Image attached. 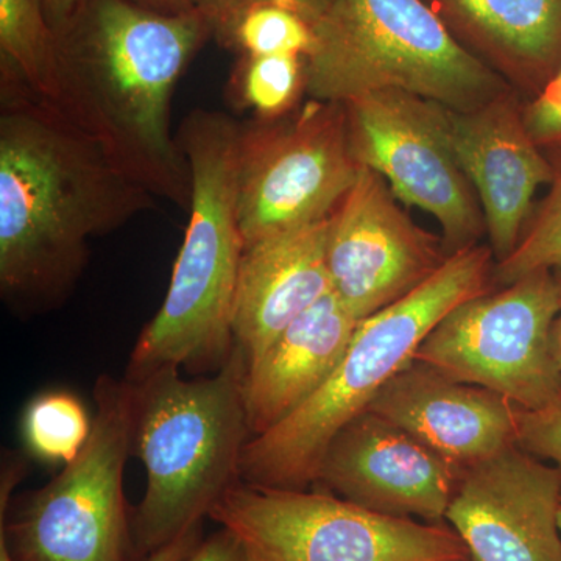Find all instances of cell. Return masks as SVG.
<instances>
[{
	"mask_svg": "<svg viewBox=\"0 0 561 561\" xmlns=\"http://www.w3.org/2000/svg\"><path fill=\"white\" fill-rule=\"evenodd\" d=\"M128 175L10 69L0 76V290L20 311H43L80 278L92 238L157 208Z\"/></svg>",
	"mask_w": 561,
	"mask_h": 561,
	"instance_id": "cell-1",
	"label": "cell"
},
{
	"mask_svg": "<svg viewBox=\"0 0 561 561\" xmlns=\"http://www.w3.org/2000/svg\"><path fill=\"white\" fill-rule=\"evenodd\" d=\"M210 35L197 10L164 14L131 0H84L57 38L50 102L154 197L186 210L191 168L171 131V102Z\"/></svg>",
	"mask_w": 561,
	"mask_h": 561,
	"instance_id": "cell-2",
	"label": "cell"
},
{
	"mask_svg": "<svg viewBox=\"0 0 561 561\" xmlns=\"http://www.w3.org/2000/svg\"><path fill=\"white\" fill-rule=\"evenodd\" d=\"M241 124L219 111L194 110L176 131L190 162L192 201L164 302L131 351L138 382L162 367L219 370L236 348L232 308L245 243L238 217Z\"/></svg>",
	"mask_w": 561,
	"mask_h": 561,
	"instance_id": "cell-3",
	"label": "cell"
},
{
	"mask_svg": "<svg viewBox=\"0 0 561 561\" xmlns=\"http://www.w3.org/2000/svg\"><path fill=\"white\" fill-rule=\"evenodd\" d=\"M249 360L236 345L208 378H181L162 367L135 387L133 454L147 486L131 522L133 548L147 557L202 526L214 505L241 479L251 438L245 408ZM128 381V379H127Z\"/></svg>",
	"mask_w": 561,
	"mask_h": 561,
	"instance_id": "cell-4",
	"label": "cell"
},
{
	"mask_svg": "<svg viewBox=\"0 0 561 561\" xmlns=\"http://www.w3.org/2000/svg\"><path fill=\"white\" fill-rule=\"evenodd\" d=\"M490 245L453 254L411 294L362 320L345 357L308 401L243 449L241 479L272 489H308L334 435L367 411L413 360L427 334L461 302L496 290Z\"/></svg>",
	"mask_w": 561,
	"mask_h": 561,
	"instance_id": "cell-5",
	"label": "cell"
},
{
	"mask_svg": "<svg viewBox=\"0 0 561 561\" xmlns=\"http://www.w3.org/2000/svg\"><path fill=\"white\" fill-rule=\"evenodd\" d=\"M311 31L302 61L306 94L316 101L400 90L472 111L513 90L424 0H330Z\"/></svg>",
	"mask_w": 561,
	"mask_h": 561,
	"instance_id": "cell-6",
	"label": "cell"
},
{
	"mask_svg": "<svg viewBox=\"0 0 561 561\" xmlns=\"http://www.w3.org/2000/svg\"><path fill=\"white\" fill-rule=\"evenodd\" d=\"M90 438L79 456L9 516L27 463L5 453L0 470V530L16 561H128L131 526L124 476L133 454L135 387L102 375L95 382Z\"/></svg>",
	"mask_w": 561,
	"mask_h": 561,
	"instance_id": "cell-7",
	"label": "cell"
},
{
	"mask_svg": "<svg viewBox=\"0 0 561 561\" xmlns=\"http://www.w3.org/2000/svg\"><path fill=\"white\" fill-rule=\"evenodd\" d=\"M209 518L264 561H471L451 527L382 515L327 490L239 481Z\"/></svg>",
	"mask_w": 561,
	"mask_h": 561,
	"instance_id": "cell-8",
	"label": "cell"
},
{
	"mask_svg": "<svg viewBox=\"0 0 561 561\" xmlns=\"http://www.w3.org/2000/svg\"><path fill=\"white\" fill-rule=\"evenodd\" d=\"M343 103L309 99L241 124L238 217L247 247L328 219L359 176Z\"/></svg>",
	"mask_w": 561,
	"mask_h": 561,
	"instance_id": "cell-9",
	"label": "cell"
},
{
	"mask_svg": "<svg viewBox=\"0 0 561 561\" xmlns=\"http://www.w3.org/2000/svg\"><path fill=\"white\" fill-rule=\"evenodd\" d=\"M559 311L552 271L531 272L454 308L413 359L454 381L496 391L523 411H540L561 397L553 345Z\"/></svg>",
	"mask_w": 561,
	"mask_h": 561,
	"instance_id": "cell-10",
	"label": "cell"
},
{
	"mask_svg": "<svg viewBox=\"0 0 561 561\" xmlns=\"http://www.w3.org/2000/svg\"><path fill=\"white\" fill-rule=\"evenodd\" d=\"M343 105L362 168L382 175L402 205L435 217L449 256L479 245L485 216L454 153L443 105L400 90L368 92Z\"/></svg>",
	"mask_w": 561,
	"mask_h": 561,
	"instance_id": "cell-11",
	"label": "cell"
},
{
	"mask_svg": "<svg viewBox=\"0 0 561 561\" xmlns=\"http://www.w3.org/2000/svg\"><path fill=\"white\" fill-rule=\"evenodd\" d=\"M378 172L359 176L328 217L332 291L357 320L411 294L448 261L442 236L419 227Z\"/></svg>",
	"mask_w": 561,
	"mask_h": 561,
	"instance_id": "cell-12",
	"label": "cell"
},
{
	"mask_svg": "<svg viewBox=\"0 0 561 561\" xmlns=\"http://www.w3.org/2000/svg\"><path fill=\"white\" fill-rule=\"evenodd\" d=\"M561 476L512 446L468 468L445 522L471 561H561Z\"/></svg>",
	"mask_w": 561,
	"mask_h": 561,
	"instance_id": "cell-13",
	"label": "cell"
},
{
	"mask_svg": "<svg viewBox=\"0 0 561 561\" xmlns=\"http://www.w3.org/2000/svg\"><path fill=\"white\" fill-rule=\"evenodd\" d=\"M463 474L367 409L334 435L316 483L368 511L443 524Z\"/></svg>",
	"mask_w": 561,
	"mask_h": 561,
	"instance_id": "cell-14",
	"label": "cell"
},
{
	"mask_svg": "<svg viewBox=\"0 0 561 561\" xmlns=\"http://www.w3.org/2000/svg\"><path fill=\"white\" fill-rule=\"evenodd\" d=\"M524 102L512 90L478 110L443 106L454 153L481 202L496 264L515 251L538 187L553 179L548 154L527 131Z\"/></svg>",
	"mask_w": 561,
	"mask_h": 561,
	"instance_id": "cell-15",
	"label": "cell"
},
{
	"mask_svg": "<svg viewBox=\"0 0 561 561\" xmlns=\"http://www.w3.org/2000/svg\"><path fill=\"white\" fill-rule=\"evenodd\" d=\"M368 411L465 471L518 446V405L415 359L382 387Z\"/></svg>",
	"mask_w": 561,
	"mask_h": 561,
	"instance_id": "cell-16",
	"label": "cell"
},
{
	"mask_svg": "<svg viewBox=\"0 0 561 561\" xmlns=\"http://www.w3.org/2000/svg\"><path fill=\"white\" fill-rule=\"evenodd\" d=\"M328 219L280 232L243 251L232 335L251 362L280 332L332 291L327 265Z\"/></svg>",
	"mask_w": 561,
	"mask_h": 561,
	"instance_id": "cell-17",
	"label": "cell"
},
{
	"mask_svg": "<svg viewBox=\"0 0 561 561\" xmlns=\"http://www.w3.org/2000/svg\"><path fill=\"white\" fill-rule=\"evenodd\" d=\"M524 101L561 72V0H424Z\"/></svg>",
	"mask_w": 561,
	"mask_h": 561,
	"instance_id": "cell-18",
	"label": "cell"
},
{
	"mask_svg": "<svg viewBox=\"0 0 561 561\" xmlns=\"http://www.w3.org/2000/svg\"><path fill=\"white\" fill-rule=\"evenodd\" d=\"M359 323L331 291L251 362L245 379L251 437L286 420L330 379Z\"/></svg>",
	"mask_w": 561,
	"mask_h": 561,
	"instance_id": "cell-19",
	"label": "cell"
},
{
	"mask_svg": "<svg viewBox=\"0 0 561 561\" xmlns=\"http://www.w3.org/2000/svg\"><path fill=\"white\" fill-rule=\"evenodd\" d=\"M0 54L10 69L47 101L57 92V38L43 0H0Z\"/></svg>",
	"mask_w": 561,
	"mask_h": 561,
	"instance_id": "cell-20",
	"label": "cell"
},
{
	"mask_svg": "<svg viewBox=\"0 0 561 561\" xmlns=\"http://www.w3.org/2000/svg\"><path fill=\"white\" fill-rule=\"evenodd\" d=\"M92 419L83 402L68 391H47L28 404L24 437L28 449L49 463L68 465L90 438Z\"/></svg>",
	"mask_w": 561,
	"mask_h": 561,
	"instance_id": "cell-21",
	"label": "cell"
},
{
	"mask_svg": "<svg viewBox=\"0 0 561 561\" xmlns=\"http://www.w3.org/2000/svg\"><path fill=\"white\" fill-rule=\"evenodd\" d=\"M553 168L549 192L531 210L515 251L494 265V286L505 287L531 272L561 265V149L545 151Z\"/></svg>",
	"mask_w": 561,
	"mask_h": 561,
	"instance_id": "cell-22",
	"label": "cell"
},
{
	"mask_svg": "<svg viewBox=\"0 0 561 561\" xmlns=\"http://www.w3.org/2000/svg\"><path fill=\"white\" fill-rule=\"evenodd\" d=\"M234 90L257 119L284 116L306 94L305 61L300 55H247L236 72Z\"/></svg>",
	"mask_w": 561,
	"mask_h": 561,
	"instance_id": "cell-23",
	"label": "cell"
},
{
	"mask_svg": "<svg viewBox=\"0 0 561 561\" xmlns=\"http://www.w3.org/2000/svg\"><path fill=\"white\" fill-rule=\"evenodd\" d=\"M312 44L311 25L294 11L275 5H254L243 10L236 32V47L247 55H300Z\"/></svg>",
	"mask_w": 561,
	"mask_h": 561,
	"instance_id": "cell-24",
	"label": "cell"
},
{
	"mask_svg": "<svg viewBox=\"0 0 561 561\" xmlns=\"http://www.w3.org/2000/svg\"><path fill=\"white\" fill-rule=\"evenodd\" d=\"M518 446L552 460L561 476V397L540 411H519Z\"/></svg>",
	"mask_w": 561,
	"mask_h": 561,
	"instance_id": "cell-25",
	"label": "cell"
},
{
	"mask_svg": "<svg viewBox=\"0 0 561 561\" xmlns=\"http://www.w3.org/2000/svg\"><path fill=\"white\" fill-rule=\"evenodd\" d=\"M524 122L542 151L561 149V72L537 98L524 102Z\"/></svg>",
	"mask_w": 561,
	"mask_h": 561,
	"instance_id": "cell-26",
	"label": "cell"
},
{
	"mask_svg": "<svg viewBox=\"0 0 561 561\" xmlns=\"http://www.w3.org/2000/svg\"><path fill=\"white\" fill-rule=\"evenodd\" d=\"M184 561H264L234 531L221 527L219 531L201 540Z\"/></svg>",
	"mask_w": 561,
	"mask_h": 561,
	"instance_id": "cell-27",
	"label": "cell"
},
{
	"mask_svg": "<svg viewBox=\"0 0 561 561\" xmlns=\"http://www.w3.org/2000/svg\"><path fill=\"white\" fill-rule=\"evenodd\" d=\"M213 28V36L225 47H236V32L243 13L242 0H191Z\"/></svg>",
	"mask_w": 561,
	"mask_h": 561,
	"instance_id": "cell-28",
	"label": "cell"
},
{
	"mask_svg": "<svg viewBox=\"0 0 561 561\" xmlns=\"http://www.w3.org/2000/svg\"><path fill=\"white\" fill-rule=\"evenodd\" d=\"M83 3L84 0H43L44 13L55 38L68 31Z\"/></svg>",
	"mask_w": 561,
	"mask_h": 561,
	"instance_id": "cell-29",
	"label": "cell"
},
{
	"mask_svg": "<svg viewBox=\"0 0 561 561\" xmlns=\"http://www.w3.org/2000/svg\"><path fill=\"white\" fill-rule=\"evenodd\" d=\"M330 0H242L243 10L254 5H275L294 11L298 16L312 25V22L323 13Z\"/></svg>",
	"mask_w": 561,
	"mask_h": 561,
	"instance_id": "cell-30",
	"label": "cell"
},
{
	"mask_svg": "<svg viewBox=\"0 0 561 561\" xmlns=\"http://www.w3.org/2000/svg\"><path fill=\"white\" fill-rule=\"evenodd\" d=\"M201 534L202 526L195 527V529L187 531V534L181 535L175 541L165 545L164 548L150 553L144 561H184L194 551L195 546L201 542Z\"/></svg>",
	"mask_w": 561,
	"mask_h": 561,
	"instance_id": "cell-31",
	"label": "cell"
},
{
	"mask_svg": "<svg viewBox=\"0 0 561 561\" xmlns=\"http://www.w3.org/2000/svg\"><path fill=\"white\" fill-rule=\"evenodd\" d=\"M142 9L164 14H183L194 11L191 0H131Z\"/></svg>",
	"mask_w": 561,
	"mask_h": 561,
	"instance_id": "cell-32",
	"label": "cell"
},
{
	"mask_svg": "<svg viewBox=\"0 0 561 561\" xmlns=\"http://www.w3.org/2000/svg\"><path fill=\"white\" fill-rule=\"evenodd\" d=\"M553 278H556L557 287H559L560 311L553 323V345H556L557 360H559L561 370V265L552 268Z\"/></svg>",
	"mask_w": 561,
	"mask_h": 561,
	"instance_id": "cell-33",
	"label": "cell"
},
{
	"mask_svg": "<svg viewBox=\"0 0 561 561\" xmlns=\"http://www.w3.org/2000/svg\"><path fill=\"white\" fill-rule=\"evenodd\" d=\"M0 561H16L2 530H0Z\"/></svg>",
	"mask_w": 561,
	"mask_h": 561,
	"instance_id": "cell-34",
	"label": "cell"
},
{
	"mask_svg": "<svg viewBox=\"0 0 561 561\" xmlns=\"http://www.w3.org/2000/svg\"><path fill=\"white\" fill-rule=\"evenodd\" d=\"M559 527H560V534H561V511H560V515H559Z\"/></svg>",
	"mask_w": 561,
	"mask_h": 561,
	"instance_id": "cell-35",
	"label": "cell"
}]
</instances>
